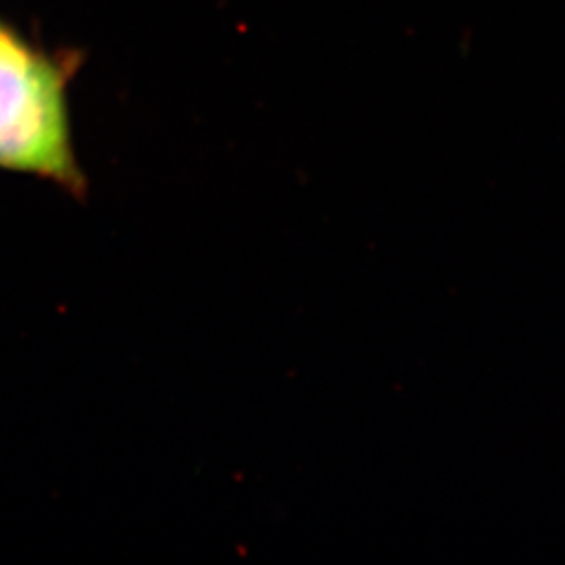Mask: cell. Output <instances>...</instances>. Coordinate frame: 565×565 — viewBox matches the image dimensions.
<instances>
[{
    "label": "cell",
    "mask_w": 565,
    "mask_h": 565,
    "mask_svg": "<svg viewBox=\"0 0 565 565\" xmlns=\"http://www.w3.org/2000/svg\"><path fill=\"white\" fill-rule=\"evenodd\" d=\"M0 169L32 172L79 194L66 70L0 26Z\"/></svg>",
    "instance_id": "cell-1"
}]
</instances>
